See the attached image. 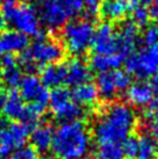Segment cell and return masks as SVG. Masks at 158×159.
I'll list each match as a JSON object with an SVG mask.
<instances>
[{
  "label": "cell",
  "mask_w": 158,
  "mask_h": 159,
  "mask_svg": "<svg viewBox=\"0 0 158 159\" xmlns=\"http://www.w3.org/2000/svg\"><path fill=\"white\" fill-rule=\"evenodd\" d=\"M137 117L132 107L112 102L101 111L93 128L98 144H122L136 127Z\"/></svg>",
  "instance_id": "cell-1"
},
{
  "label": "cell",
  "mask_w": 158,
  "mask_h": 159,
  "mask_svg": "<svg viewBox=\"0 0 158 159\" xmlns=\"http://www.w3.org/2000/svg\"><path fill=\"white\" fill-rule=\"evenodd\" d=\"M90 146V136L81 122L64 123L53 134L50 149L58 159H79Z\"/></svg>",
  "instance_id": "cell-2"
},
{
  "label": "cell",
  "mask_w": 158,
  "mask_h": 159,
  "mask_svg": "<svg viewBox=\"0 0 158 159\" xmlns=\"http://www.w3.org/2000/svg\"><path fill=\"white\" fill-rule=\"evenodd\" d=\"M64 56L63 45L57 41L45 36H39L37 40L22 51L18 63L28 72L58 63Z\"/></svg>",
  "instance_id": "cell-3"
},
{
  "label": "cell",
  "mask_w": 158,
  "mask_h": 159,
  "mask_svg": "<svg viewBox=\"0 0 158 159\" xmlns=\"http://www.w3.org/2000/svg\"><path fill=\"white\" fill-rule=\"evenodd\" d=\"M83 14V0H45L39 16L49 30H57Z\"/></svg>",
  "instance_id": "cell-4"
},
{
  "label": "cell",
  "mask_w": 158,
  "mask_h": 159,
  "mask_svg": "<svg viewBox=\"0 0 158 159\" xmlns=\"http://www.w3.org/2000/svg\"><path fill=\"white\" fill-rule=\"evenodd\" d=\"M94 30L93 23L85 19H75L67 22L62 30L63 49L73 56H81L86 53L92 47Z\"/></svg>",
  "instance_id": "cell-5"
},
{
  "label": "cell",
  "mask_w": 158,
  "mask_h": 159,
  "mask_svg": "<svg viewBox=\"0 0 158 159\" xmlns=\"http://www.w3.org/2000/svg\"><path fill=\"white\" fill-rule=\"evenodd\" d=\"M5 21L13 27L14 30L23 35L41 36V21L39 13L29 4H19L12 8L2 9Z\"/></svg>",
  "instance_id": "cell-6"
},
{
  "label": "cell",
  "mask_w": 158,
  "mask_h": 159,
  "mask_svg": "<svg viewBox=\"0 0 158 159\" xmlns=\"http://www.w3.org/2000/svg\"><path fill=\"white\" fill-rule=\"evenodd\" d=\"M126 67L129 75L145 79L158 73V43L145 47L138 52L132 53L126 59Z\"/></svg>",
  "instance_id": "cell-7"
},
{
  "label": "cell",
  "mask_w": 158,
  "mask_h": 159,
  "mask_svg": "<svg viewBox=\"0 0 158 159\" xmlns=\"http://www.w3.org/2000/svg\"><path fill=\"white\" fill-rule=\"evenodd\" d=\"M132 84V77L127 71L113 70L99 73L97 78L98 95L110 101L118 94L127 91Z\"/></svg>",
  "instance_id": "cell-8"
},
{
  "label": "cell",
  "mask_w": 158,
  "mask_h": 159,
  "mask_svg": "<svg viewBox=\"0 0 158 159\" xmlns=\"http://www.w3.org/2000/svg\"><path fill=\"white\" fill-rule=\"evenodd\" d=\"M30 135V127L21 122H12L0 131V158L7 157L22 148Z\"/></svg>",
  "instance_id": "cell-9"
},
{
  "label": "cell",
  "mask_w": 158,
  "mask_h": 159,
  "mask_svg": "<svg viewBox=\"0 0 158 159\" xmlns=\"http://www.w3.org/2000/svg\"><path fill=\"white\" fill-rule=\"evenodd\" d=\"M19 89H20L19 94L25 102L39 105L47 108L50 93L48 92V89L44 86L41 79L36 75L30 73L26 77H22Z\"/></svg>",
  "instance_id": "cell-10"
},
{
  "label": "cell",
  "mask_w": 158,
  "mask_h": 159,
  "mask_svg": "<svg viewBox=\"0 0 158 159\" xmlns=\"http://www.w3.org/2000/svg\"><path fill=\"white\" fill-rule=\"evenodd\" d=\"M92 48L94 50V53H100V55L120 53L118 52V34L114 27L110 23H101L94 30Z\"/></svg>",
  "instance_id": "cell-11"
},
{
  "label": "cell",
  "mask_w": 158,
  "mask_h": 159,
  "mask_svg": "<svg viewBox=\"0 0 158 159\" xmlns=\"http://www.w3.org/2000/svg\"><path fill=\"white\" fill-rule=\"evenodd\" d=\"M118 41V52L123 57H129L135 52V49L138 43V27L132 20L124 21L116 30Z\"/></svg>",
  "instance_id": "cell-12"
},
{
  "label": "cell",
  "mask_w": 158,
  "mask_h": 159,
  "mask_svg": "<svg viewBox=\"0 0 158 159\" xmlns=\"http://www.w3.org/2000/svg\"><path fill=\"white\" fill-rule=\"evenodd\" d=\"M29 40L26 35H23L19 31L6 30L0 34V58L14 55V53H21L28 48Z\"/></svg>",
  "instance_id": "cell-13"
},
{
  "label": "cell",
  "mask_w": 158,
  "mask_h": 159,
  "mask_svg": "<svg viewBox=\"0 0 158 159\" xmlns=\"http://www.w3.org/2000/svg\"><path fill=\"white\" fill-rule=\"evenodd\" d=\"M127 101L135 107H146L152 100V89L150 83L140 80L137 83L130 84L126 91Z\"/></svg>",
  "instance_id": "cell-14"
},
{
  "label": "cell",
  "mask_w": 158,
  "mask_h": 159,
  "mask_svg": "<svg viewBox=\"0 0 158 159\" xmlns=\"http://www.w3.org/2000/svg\"><path fill=\"white\" fill-rule=\"evenodd\" d=\"M66 65V79L65 84L69 86H78L84 83H87L91 78V71L85 63L79 59L73 58L65 63Z\"/></svg>",
  "instance_id": "cell-15"
},
{
  "label": "cell",
  "mask_w": 158,
  "mask_h": 159,
  "mask_svg": "<svg viewBox=\"0 0 158 159\" xmlns=\"http://www.w3.org/2000/svg\"><path fill=\"white\" fill-rule=\"evenodd\" d=\"M18 65V59L14 57V55H7L1 57V80L8 89H13L19 87L21 83L22 73Z\"/></svg>",
  "instance_id": "cell-16"
},
{
  "label": "cell",
  "mask_w": 158,
  "mask_h": 159,
  "mask_svg": "<svg viewBox=\"0 0 158 159\" xmlns=\"http://www.w3.org/2000/svg\"><path fill=\"white\" fill-rule=\"evenodd\" d=\"M132 9V4L127 0H105L101 2L100 14L107 21H118Z\"/></svg>",
  "instance_id": "cell-17"
},
{
  "label": "cell",
  "mask_w": 158,
  "mask_h": 159,
  "mask_svg": "<svg viewBox=\"0 0 158 159\" xmlns=\"http://www.w3.org/2000/svg\"><path fill=\"white\" fill-rule=\"evenodd\" d=\"M66 79V65L65 63H55L43 67L41 73V81L48 87H61V85L65 84Z\"/></svg>",
  "instance_id": "cell-18"
},
{
  "label": "cell",
  "mask_w": 158,
  "mask_h": 159,
  "mask_svg": "<svg viewBox=\"0 0 158 159\" xmlns=\"http://www.w3.org/2000/svg\"><path fill=\"white\" fill-rule=\"evenodd\" d=\"M124 61H126V57H123L120 53H113V55L94 53L91 57L90 64H91V67L95 72L102 73V72L118 70V67L123 64Z\"/></svg>",
  "instance_id": "cell-19"
},
{
  "label": "cell",
  "mask_w": 158,
  "mask_h": 159,
  "mask_svg": "<svg viewBox=\"0 0 158 159\" xmlns=\"http://www.w3.org/2000/svg\"><path fill=\"white\" fill-rule=\"evenodd\" d=\"M25 109H26V103L16 91H12L9 92L8 95H6L2 111L7 119L13 120L14 122L21 121Z\"/></svg>",
  "instance_id": "cell-20"
},
{
  "label": "cell",
  "mask_w": 158,
  "mask_h": 159,
  "mask_svg": "<svg viewBox=\"0 0 158 159\" xmlns=\"http://www.w3.org/2000/svg\"><path fill=\"white\" fill-rule=\"evenodd\" d=\"M71 93L72 101L76 102L79 106H91L98 99V89L97 86L93 83H84L73 87Z\"/></svg>",
  "instance_id": "cell-21"
},
{
  "label": "cell",
  "mask_w": 158,
  "mask_h": 159,
  "mask_svg": "<svg viewBox=\"0 0 158 159\" xmlns=\"http://www.w3.org/2000/svg\"><path fill=\"white\" fill-rule=\"evenodd\" d=\"M53 129L50 125H40L34 129V131L30 134L31 148L39 152V153H45L50 149L51 139H53Z\"/></svg>",
  "instance_id": "cell-22"
},
{
  "label": "cell",
  "mask_w": 158,
  "mask_h": 159,
  "mask_svg": "<svg viewBox=\"0 0 158 159\" xmlns=\"http://www.w3.org/2000/svg\"><path fill=\"white\" fill-rule=\"evenodd\" d=\"M55 114L56 120L64 122V123H70V122H81L80 120L85 117V111L83 107L77 105L76 102L71 100L67 102L65 106L62 107L59 111H57Z\"/></svg>",
  "instance_id": "cell-23"
},
{
  "label": "cell",
  "mask_w": 158,
  "mask_h": 159,
  "mask_svg": "<svg viewBox=\"0 0 158 159\" xmlns=\"http://www.w3.org/2000/svg\"><path fill=\"white\" fill-rule=\"evenodd\" d=\"M137 159H156L158 156V143L152 136L143 135L138 139Z\"/></svg>",
  "instance_id": "cell-24"
},
{
  "label": "cell",
  "mask_w": 158,
  "mask_h": 159,
  "mask_svg": "<svg viewBox=\"0 0 158 159\" xmlns=\"http://www.w3.org/2000/svg\"><path fill=\"white\" fill-rule=\"evenodd\" d=\"M71 99V93L69 89H64V87H56L53 89V92L50 93L49 95V105L53 113H56L57 111H59L62 107H64L70 102Z\"/></svg>",
  "instance_id": "cell-25"
},
{
  "label": "cell",
  "mask_w": 158,
  "mask_h": 159,
  "mask_svg": "<svg viewBox=\"0 0 158 159\" xmlns=\"http://www.w3.org/2000/svg\"><path fill=\"white\" fill-rule=\"evenodd\" d=\"M121 144H98L95 159H124Z\"/></svg>",
  "instance_id": "cell-26"
},
{
  "label": "cell",
  "mask_w": 158,
  "mask_h": 159,
  "mask_svg": "<svg viewBox=\"0 0 158 159\" xmlns=\"http://www.w3.org/2000/svg\"><path fill=\"white\" fill-rule=\"evenodd\" d=\"M100 0H83V14L85 20L92 22V20L97 19L100 14Z\"/></svg>",
  "instance_id": "cell-27"
},
{
  "label": "cell",
  "mask_w": 158,
  "mask_h": 159,
  "mask_svg": "<svg viewBox=\"0 0 158 159\" xmlns=\"http://www.w3.org/2000/svg\"><path fill=\"white\" fill-rule=\"evenodd\" d=\"M132 18V21L138 28L146 26L149 23V20H150L149 8H146L145 6H134Z\"/></svg>",
  "instance_id": "cell-28"
},
{
  "label": "cell",
  "mask_w": 158,
  "mask_h": 159,
  "mask_svg": "<svg viewBox=\"0 0 158 159\" xmlns=\"http://www.w3.org/2000/svg\"><path fill=\"white\" fill-rule=\"evenodd\" d=\"M122 148L123 155L128 159H134L136 158L137 151H138V141L135 137H128L126 141L121 144Z\"/></svg>",
  "instance_id": "cell-29"
},
{
  "label": "cell",
  "mask_w": 158,
  "mask_h": 159,
  "mask_svg": "<svg viewBox=\"0 0 158 159\" xmlns=\"http://www.w3.org/2000/svg\"><path fill=\"white\" fill-rule=\"evenodd\" d=\"M142 41L145 47H151V45L158 43V26L157 25H151L148 26L145 29L144 34L142 36Z\"/></svg>",
  "instance_id": "cell-30"
},
{
  "label": "cell",
  "mask_w": 158,
  "mask_h": 159,
  "mask_svg": "<svg viewBox=\"0 0 158 159\" xmlns=\"http://www.w3.org/2000/svg\"><path fill=\"white\" fill-rule=\"evenodd\" d=\"M151 89H152V100L150 102V109L151 111H156L158 109V73L154 75V78L150 83Z\"/></svg>",
  "instance_id": "cell-31"
},
{
  "label": "cell",
  "mask_w": 158,
  "mask_h": 159,
  "mask_svg": "<svg viewBox=\"0 0 158 159\" xmlns=\"http://www.w3.org/2000/svg\"><path fill=\"white\" fill-rule=\"evenodd\" d=\"M146 123L148 127H156L158 128V109L151 111L146 114Z\"/></svg>",
  "instance_id": "cell-32"
},
{
  "label": "cell",
  "mask_w": 158,
  "mask_h": 159,
  "mask_svg": "<svg viewBox=\"0 0 158 159\" xmlns=\"http://www.w3.org/2000/svg\"><path fill=\"white\" fill-rule=\"evenodd\" d=\"M1 1V6H2V9H8L12 8L14 6L19 5L20 0H0Z\"/></svg>",
  "instance_id": "cell-33"
},
{
  "label": "cell",
  "mask_w": 158,
  "mask_h": 159,
  "mask_svg": "<svg viewBox=\"0 0 158 159\" xmlns=\"http://www.w3.org/2000/svg\"><path fill=\"white\" fill-rule=\"evenodd\" d=\"M149 15L150 19L158 22V4H152V6L149 8Z\"/></svg>",
  "instance_id": "cell-34"
},
{
  "label": "cell",
  "mask_w": 158,
  "mask_h": 159,
  "mask_svg": "<svg viewBox=\"0 0 158 159\" xmlns=\"http://www.w3.org/2000/svg\"><path fill=\"white\" fill-rule=\"evenodd\" d=\"M7 120H6V117H2V116H0V131L2 130V129L7 125Z\"/></svg>",
  "instance_id": "cell-35"
},
{
  "label": "cell",
  "mask_w": 158,
  "mask_h": 159,
  "mask_svg": "<svg viewBox=\"0 0 158 159\" xmlns=\"http://www.w3.org/2000/svg\"><path fill=\"white\" fill-rule=\"evenodd\" d=\"M5 99H6V95H5L4 93L0 91V109H2V106H4Z\"/></svg>",
  "instance_id": "cell-36"
},
{
  "label": "cell",
  "mask_w": 158,
  "mask_h": 159,
  "mask_svg": "<svg viewBox=\"0 0 158 159\" xmlns=\"http://www.w3.org/2000/svg\"><path fill=\"white\" fill-rule=\"evenodd\" d=\"M5 18H4V15L0 13V29H2L4 28V26H5Z\"/></svg>",
  "instance_id": "cell-37"
},
{
  "label": "cell",
  "mask_w": 158,
  "mask_h": 159,
  "mask_svg": "<svg viewBox=\"0 0 158 159\" xmlns=\"http://www.w3.org/2000/svg\"><path fill=\"white\" fill-rule=\"evenodd\" d=\"M34 1H36V2H40V4H43L45 0H34Z\"/></svg>",
  "instance_id": "cell-38"
},
{
  "label": "cell",
  "mask_w": 158,
  "mask_h": 159,
  "mask_svg": "<svg viewBox=\"0 0 158 159\" xmlns=\"http://www.w3.org/2000/svg\"><path fill=\"white\" fill-rule=\"evenodd\" d=\"M0 80H1V69H0Z\"/></svg>",
  "instance_id": "cell-39"
},
{
  "label": "cell",
  "mask_w": 158,
  "mask_h": 159,
  "mask_svg": "<svg viewBox=\"0 0 158 159\" xmlns=\"http://www.w3.org/2000/svg\"><path fill=\"white\" fill-rule=\"evenodd\" d=\"M155 4H158V0H155Z\"/></svg>",
  "instance_id": "cell-40"
},
{
  "label": "cell",
  "mask_w": 158,
  "mask_h": 159,
  "mask_svg": "<svg viewBox=\"0 0 158 159\" xmlns=\"http://www.w3.org/2000/svg\"><path fill=\"white\" fill-rule=\"evenodd\" d=\"M84 159H91V158H84Z\"/></svg>",
  "instance_id": "cell-41"
},
{
  "label": "cell",
  "mask_w": 158,
  "mask_h": 159,
  "mask_svg": "<svg viewBox=\"0 0 158 159\" xmlns=\"http://www.w3.org/2000/svg\"><path fill=\"white\" fill-rule=\"evenodd\" d=\"M0 159H5V158H0Z\"/></svg>",
  "instance_id": "cell-42"
},
{
  "label": "cell",
  "mask_w": 158,
  "mask_h": 159,
  "mask_svg": "<svg viewBox=\"0 0 158 159\" xmlns=\"http://www.w3.org/2000/svg\"><path fill=\"white\" fill-rule=\"evenodd\" d=\"M124 159H128V158H124Z\"/></svg>",
  "instance_id": "cell-43"
}]
</instances>
